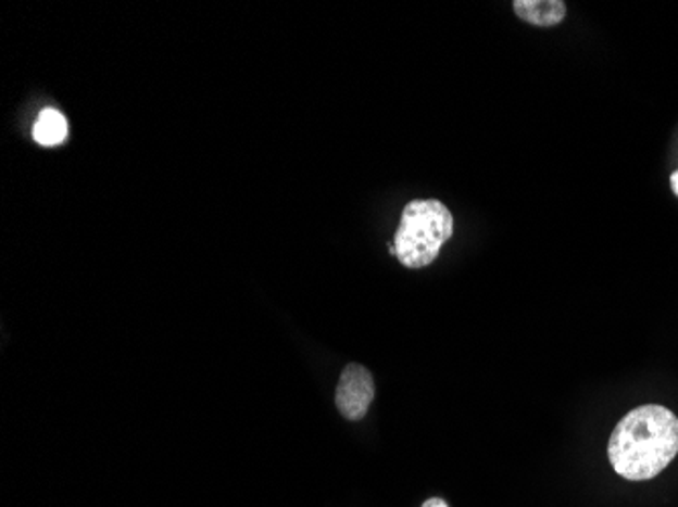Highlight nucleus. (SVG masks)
Here are the masks:
<instances>
[{
	"label": "nucleus",
	"mask_w": 678,
	"mask_h": 507,
	"mask_svg": "<svg viewBox=\"0 0 678 507\" xmlns=\"http://www.w3.org/2000/svg\"><path fill=\"white\" fill-rule=\"evenodd\" d=\"M678 453V418L668 408L646 404L617 422L607 455L617 476L646 481L663 473Z\"/></svg>",
	"instance_id": "f257e3e1"
},
{
	"label": "nucleus",
	"mask_w": 678,
	"mask_h": 507,
	"mask_svg": "<svg viewBox=\"0 0 678 507\" xmlns=\"http://www.w3.org/2000/svg\"><path fill=\"white\" fill-rule=\"evenodd\" d=\"M451 236L453 216L441 201H411L402 210L401 224L390 252L406 268H425L437 261Z\"/></svg>",
	"instance_id": "f03ea898"
},
{
	"label": "nucleus",
	"mask_w": 678,
	"mask_h": 507,
	"mask_svg": "<svg viewBox=\"0 0 678 507\" xmlns=\"http://www.w3.org/2000/svg\"><path fill=\"white\" fill-rule=\"evenodd\" d=\"M374 392V380L368 369L360 364L346 366L336 390L339 413L348 420H362L371 410Z\"/></svg>",
	"instance_id": "7ed1b4c3"
},
{
	"label": "nucleus",
	"mask_w": 678,
	"mask_h": 507,
	"mask_svg": "<svg viewBox=\"0 0 678 507\" xmlns=\"http://www.w3.org/2000/svg\"><path fill=\"white\" fill-rule=\"evenodd\" d=\"M514 13L535 27H555L563 23L567 7L561 0H516Z\"/></svg>",
	"instance_id": "20e7f679"
},
{
	"label": "nucleus",
	"mask_w": 678,
	"mask_h": 507,
	"mask_svg": "<svg viewBox=\"0 0 678 507\" xmlns=\"http://www.w3.org/2000/svg\"><path fill=\"white\" fill-rule=\"evenodd\" d=\"M33 139L43 147H58L67 139V121L60 110L46 109L33 126Z\"/></svg>",
	"instance_id": "39448f33"
},
{
	"label": "nucleus",
	"mask_w": 678,
	"mask_h": 507,
	"mask_svg": "<svg viewBox=\"0 0 678 507\" xmlns=\"http://www.w3.org/2000/svg\"><path fill=\"white\" fill-rule=\"evenodd\" d=\"M423 507H449L445 504V499H441V497H431V499H427Z\"/></svg>",
	"instance_id": "423d86ee"
},
{
	"label": "nucleus",
	"mask_w": 678,
	"mask_h": 507,
	"mask_svg": "<svg viewBox=\"0 0 678 507\" xmlns=\"http://www.w3.org/2000/svg\"><path fill=\"white\" fill-rule=\"evenodd\" d=\"M670 183H673V191L678 195V170L673 173V177H670Z\"/></svg>",
	"instance_id": "0eeeda50"
}]
</instances>
